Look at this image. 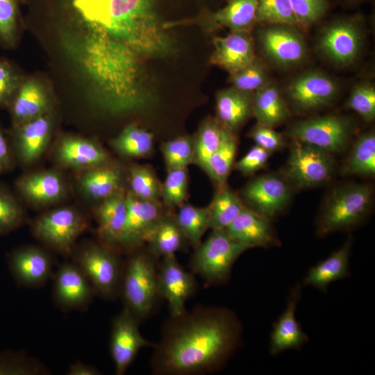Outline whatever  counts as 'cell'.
I'll return each instance as SVG.
<instances>
[{
    "mask_svg": "<svg viewBox=\"0 0 375 375\" xmlns=\"http://www.w3.org/2000/svg\"><path fill=\"white\" fill-rule=\"evenodd\" d=\"M238 315L222 306H198L170 317L151 360L154 374L199 375L225 366L242 343Z\"/></svg>",
    "mask_w": 375,
    "mask_h": 375,
    "instance_id": "cell-1",
    "label": "cell"
},
{
    "mask_svg": "<svg viewBox=\"0 0 375 375\" xmlns=\"http://www.w3.org/2000/svg\"><path fill=\"white\" fill-rule=\"evenodd\" d=\"M163 0H53L63 19L88 30L86 40L140 59L164 52L171 42L160 13Z\"/></svg>",
    "mask_w": 375,
    "mask_h": 375,
    "instance_id": "cell-2",
    "label": "cell"
},
{
    "mask_svg": "<svg viewBox=\"0 0 375 375\" xmlns=\"http://www.w3.org/2000/svg\"><path fill=\"white\" fill-rule=\"evenodd\" d=\"M156 258L149 251H138L124 265L119 293L124 308L139 322L153 312L160 296Z\"/></svg>",
    "mask_w": 375,
    "mask_h": 375,
    "instance_id": "cell-3",
    "label": "cell"
},
{
    "mask_svg": "<svg viewBox=\"0 0 375 375\" xmlns=\"http://www.w3.org/2000/svg\"><path fill=\"white\" fill-rule=\"evenodd\" d=\"M372 192L365 184L349 183L333 189L318 217L317 234L324 236L360 224L369 210Z\"/></svg>",
    "mask_w": 375,
    "mask_h": 375,
    "instance_id": "cell-4",
    "label": "cell"
},
{
    "mask_svg": "<svg viewBox=\"0 0 375 375\" xmlns=\"http://www.w3.org/2000/svg\"><path fill=\"white\" fill-rule=\"evenodd\" d=\"M251 249L233 239L226 229L212 230L208 238L194 249L190 267L209 285H223L231 276L237 259Z\"/></svg>",
    "mask_w": 375,
    "mask_h": 375,
    "instance_id": "cell-5",
    "label": "cell"
},
{
    "mask_svg": "<svg viewBox=\"0 0 375 375\" xmlns=\"http://www.w3.org/2000/svg\"><path fill=\"white\" fill-rule=\"evenodd\" d=\"M73 262L89 280L96 294L106 299L119 294L124 265L115 250L105 244H85L74 253Z\"/></svg>",
    "mask_w": 375,
    "mask_h": 375,
    "instance_id": "cell-6",
    "label": "cell"
},
{
    "mask_svg": "<svg viewBox=\"0 0 375 375\" xmlns=\"http://www.w3.org/2000/svg\"><path fill=\"white\" fill-rule=\"evenodd\" d=\"M362 44V18L353 16L337 19L324 26L317 49L328 61L344 67L357 60Z\"/></svg>",
    "mask_w": 375,
    "mask_h": 375,
    "instance_id": "cell-7",
    "label": "cell"
},
{
    "mask_svg": "<svg viewBox=\"0 0 375 375\" xmlns=\"http://www.w3.org/2000/svg\"><path fill=\"white\" fill-rule=\"evenodd\" d=\"M87 227L82 215L70 207L58 208L39 216L33 222L35 237L63 256L74 251L75 242Z\"/></svg>",
    "mask_w": 375,
    "mask_h": 375,
    "instance_id": "cell-8",
    "label": "cell"
},
{
    "mask_svg": "<svg viewBox=\"0 0 375 375\" xmlns=\"http://www.w3.org/2000/svg\"><path fill=\"white\" fill-rule=\"evenodd\" d=\"M353 131L349 117L328 115L299 121L292 124L287 134L293 140L312 144L327 152L342 151Z\"/></svg>",
    "mask_w": 375,
    "mask_h": 375,
    "instance_id": "cell-9",
    "label": "cell"
},
{
    "mask_svg": "<svg viewBox=\"0 0 375 375\" xmlns=\"http://www.w3.org/2000/svg\"><path fill=\"white\" fill-rule=\"evenodd\" d=\"M334 160L330 153L294 140L285 167L288 178L295 185L308 188L323 184L332 176Z\"/></svg>",
    "mask_w": 375,
    "mask_h": 375,
    "instance_id": "cell-10",
    "label": "cell"
},
{
    "mask_svg": "<svg viewBox=\"0 0 375 375\" xmlns=\"http://www.w3.org/2000/svg\"><path fill=\"white\" fill-rule=\"evenodd\" d=\"M339 88L333 77L321 71L310 70L293 78L285 94L293 109L306 112L328 106L338 95Z\"/></svg>",
    "mask_w": 375,
    "mask_h": 375,
    "instance_id": "cell-11",
    "label": "cell"
},
{
    "mask_svg": "<svg viewBox=\"0 0 375 375\" xmlns=\"http://www.w3.org/2000/svg\"><path fill=\"white\" fill-rule=\"evenodd\" d=\"M258 32L260 49L267 59L281 67H291L306 58V42L297 27L285 24H265Z\"/></svg>",
    "mask_w": 375,
    "mask_h": 375,
    "instance_id": "cell-12",
    "label": "cell"
},
{
    "mask_svg": "<svg viewBox=\"0 0 375 375\" xmlns=\"http://www.w3.org/2000/svg\"><path fill=\"white\" fill-rule=\"evenodd\" d=\"M257 3L258 0H229L223 8L216 11L205 10L192 19L167 21L166 26L170 29L176 25L193 24L207 33H212L222 28H227L231 32H249L256 23Z\"/></svg>",
    "mask_w": 375,
    "mask_h": 375,
    "instance_id": "cell-13",
    "label": "cell"
},
{
    "mask_svg": "<svg viewBox=\"0 0 375 375\" xmlns=\"http://www.w3.org/2000/svg\"><path fill=\"white\" fill-rule=\"evenodd\" d=\"M139 322L124 307L112 321L110 352L117 375L126 373L142 348L152 346V344L141 335L138 327Z\"/></svg>",
    "mask_w": 375,
    "mask_h": 375,
    "instance_id": "cell-14",
    "label": "cell"
},
{
    "mask_svg": "<svg viewBox=\"0 0 375 375\" xmlns=\"http://www.w3.org/2000/svg\"><path fill=\"white\" fill-rule=\"evenodd\" d=\"M249 208L272 220L287 206L291 197L288 183L274 174H265L251 181L242 190Z\"/></svg>",
    "mask_w": 375,
    "mask_h": 375,
    "instance_id": "cell-15",
    "label": "cell"
},
{
    "mask_svg": "<svg viewBox=\"0 0 375 375\" xmlns=\"http://www.w3.org/2000/svg\"><path fill=\"white\" fill-rule=\"evenodd\" d=\"M95 290L74 262H64L53 275V297L63 310H83L92 302Z\"/></svg>",
    "mask_w": 375,
    "mask_h": 375,
    "instance_id": "cell-16",
    "label": "cell"
},
{
    "mask_svg": "<svg viewBox=\"0 0 375 375\" xmlns=\"http://www.w3.org/2000/svg\"><path fill=\"white\" fill-rule=\"evenodd\" d=\"M160 294L169 306L170 317L184 312L187 300L196 289V281L192 273L186 271L178 262L175 255L162 257L158 265Z\"/></svg>",
    "mask_w": 375,
    "mask_h": 375,
    "instance_id": "cell-17",
    "label": "cell"
},
{
    "mask_svg": "<svg viewBox=\"0 0 375 375\" xmlns=\"http://www.w3.org/2000/svg\"><path fill=\"white\" fill-rule=\"evenodd\" d=\"M10 273L20 286L35 288L52 276L53 260L48 252L33 246L18 247L7 256Z\"/></svg>",
    "mask_w": 375,
    "mask_h": 375,
    "instance_id": "cell-18",
    "label": "cell"
},
{
    "mask_svg": "<svg viewBox=\"0 0 375 375\" xmlns=\"http://www.w3.org/2000/svg\"><path fill=\"white\" fill-rule=\"evenodd\" d=\"M301 289L302 284L299 283L291 288L285 310L273 324L269 347L272 356L290 349L300 350L309 341L308 336L303 331L295 316Z\"/></svg>",
    "mask_w": 375,
    "mask_h": 375,
    "instance_id": "cell-19",
    "label": "cell"
},
{
    "mask_svg": "<svg viewBox=\"0 0 375 375\" xmlns=\"http://www.w3.org/2000/svg\"><path fill=\"white\" fill-rule=\"evenodd\" d=\"M96 217L103 244L113 250L127 248L126 194L122 189L102 200Z\"/></svg>",
    "mask_w": 375,
    "mask_h": 375,
    "instance_id": "cell-20",
    "label": "cell"
},
{
    "mask_svg": "<svg viewBox=\"0 0 375 375\" xmlns=\"http://www.w3.org/2000/svg\"><path fill=\"white\" fill-rule=\"evenodd\" d=\"M53 117L50 112L12 126V135L17 156L24 164L37 160L44 151L51 138Z\"/></svg>",
    "mask_w": 375,
    "mask_h": 375,
    "instance_id": "cell-21",
    "label": "cell"
},
{
    "mask_svg": "<svg viewBox=\"0 0 375 375\" xmlns=\"http://www.w3.org/2000/svg\"><path fill=\"white\" fill-rule=\"evenodd\" d=\"M212 42L214 50L210 58V63L229 74L244 68L256 57L249 32H231L224 37H214Z\"/></svg>",
    "mask_w": 375,
    "mask_h": 375,
    "instance_id": "cell-22",
    "label": "cell"
},
{
    "mask_svg": "<svg viewBox=\"0 0 375 375\" xmlns=\"http://www.w3.org/2000/svg\"><path fill=\"white\" fill-rule=\"evenodd\" d=\"M51 99L46 87L35 78H24L8 107L12 126H19L50 112Z\"/></svg>",
    "mask_w": 375,
    "mask_h": 375,
    "instance_id": "cell-23",
    "label": "cell"
},
{
    "mask_svg": "<svg viewBox=\"0 0 375 375\" xmlns=\"http://www.w3.org/2000/svg\"><path fill=\"white\" fill-rule=\"evenodd\" d=\"M127 248H139L147 243L154 227L163 215L158 201L126 194Z\"/></svg>",
    "mask_w": 375,
    "mask_h": 375,
    "instance_id": "cell-24",
    "label": "cell"
},
{
    "mask_svg": "<svg viewBox=\"0 0 375 375\" xmlns=\"http://www.w3.org/2000/svg\"><path fill=\"white\" fill-rule=\"evenodd\" d=\"M225 229L233 239L251 249L269 248L281 244L271 220L246 206Z\"/></svg>",
    "mask_w": 375,
    "mask_h": 375,
    "instance_id": "cell-25",
    "label": "cell"
},
{
    "mask_svg": "<svg viewBox=\"0 0 375 375\" xmlns=\"http://www.w3.org/2000/svg\"><path fill=\"white\" fill-rule=\"evenodd\" d=\"M56 157L65 166L87 169L108 163L106 151L98 144L85 138H62L56 148Z\"/></svg>",
    "mask_w": 375,
    "mask_h": 375,
    "instance_id": "cell-26",
    "label": "cell"
},
{
    "mask_svg": "<svg viewBox=\"0 0 375 375\" xmlns=\"http://www.w3.org/2000/svg\"><path fill=\"white\" fill-rule=\"evenodd\" d=\"M15 188L24 199L41 205L58 201L65 193L63 180L54 171L24 175L16 181Z\"/></svg>",
    "mask_w": 375,
    "mask_h": 375,
    "instance_id": "cell-27",
    "label": "cell"
},
{
    "mask_svg": "<svg viewBox=\"0 0 375 375\" xmlns=\"http://www.w3.org/2000/svg\"><path fill=\"white\" fill-rule=\"evenodd\" d=\"M351 244L352 240L349 237L341 247L310 267L303 280L302 285H310L326 293L330 283L349 277Z\"/></svg>",
    "mask_w": 375,
    "mask_h": 375,
    "instance_id": "cell-28",
    "label": "cell"
},
{
    "mask_svg": "<svg viewBox=\"0 0 375 375\" xmlns=\"http://www.w3.org/2000/svg\"><path fill=\"white\" fill-rule=\"evenodd\" d=\"M253 93L233 87L216 94L217 120L233 133L252 115Z\"/></svg>",
    "mask_w": 375,
    "mask_h": 375,
    "instance_id": "cell-29",
    "label": "cell"
},
{
    "mask_svg": "<svg viewBox=\"0 0 375 375\" xmlns=\"http://www.w3.org/2000/svg\"><path fill=\"white\" fill-rule=\"evenodd\" d=\"M252 115L258 123L274 128L290 116L288 106L277 85L269 82L253 94Z\"/></svg>",
    "mask_w": 375,
    "mask_h": 375,
    "instance_id": "cell-30",
    "label": "cell"
},
{
    "mask_svg": "<svg viewBox=\"0 0 375 375\" xmlns=\"http://www.w3.org/2000/svg\"><path fill=\"white\" fill-rule=\"evenodd\" d=\"M122 182L120 167L108 163L85 169L78 180L83 194L101 201L121 190Z\"/></svg>",
    "mask_w": 375,
    "mask_h": 375,
    "instance_id": "cell-31",
    "label": "cell"
},
{
    "mask_svg": "<svg viewBox=\"0 0 375 375\" xmlns=\"http://www.w3.org/2000/svg\"><path fill=\"white\" fill-rule=\"evenodd\" d=\"M188 242L174 217L163 215L148 241L149 251L156 258L175 255Z\"/></svg>",
    "mask_w": 375,
    "mask_h": 375,
    "instance_id": "cell-32",
    "label": "cell"
},
{
    "mask_svg": "<svg viewBox=\"0 0 375 375\" xmlns=\"http://www.w3.org/2000/svg\"><path fill=\"white\" fill-rule=\"evenodd\" d=\"M211 230L225 229L238 216L244 205L239 197L227 185L217 188L210 203Z\"/></svg>",
    "mask_w": 375,
    "mask_h": 375,
    "instance_id": "cell-33",
    "label": "cell"
},
{
    "mask_svg": "<svg viewBox=\"0 0 375 375\" xmlns=\"http://www.w3.org/2000/svg\"><path fill=\"white\" fill-rule=\"evenodd\" d=\"M236 151V138L232 131L226 128L219 147L211 156L203 170L217 188L226 185Z\"/></svg>",
    "mask_w": 375,
    "mask_h": 375,
    "instance_id": "cell-34",
    "label": "cell"
},
{
    "mask_svg": "<svg viewBox=\"0 0 375 375\" xmlns=\"http://www.w3.org/2000/svg\"><path fill=\"white\" fill-rule=\"evenodd\" d=\"M153 134L134 124L127 125L111 142L113 149L126 158L149 156L153 149Z\"/></svg>",
    "mask_w": 375,
    "mask_h": 375,
    "instance_id": "cell-35",
    "label": "cell"
},
{
    "mask_svg": "<svg viewBox=\"0 0 375 375\" xmlns=\"http://www.w3.org/2000/svg\"><path fill=\"white\" fill-rule=\"evenodd\" d=\"M174 219L188 242L195 249L201 243L204 233L209 228V206L197 207L183 203Z\"/></svg>",
    "mask_w": 375,
    "mask_h": 375,
    "instance_id": "cell-36",
    "label": "cell"
},
{
    "mask_svg": "<svg viewBox=\"0 0 375 375\" xmlns=\"http://www.w3.org/2000/svg\"><path fill=\"white\" fill-rule=\"evenodd\" d=\"M346 174L372 176L375 173V134L370 131L360 135L344 164Z\"/></svg>",
    "mask_w": 375,
    "mask_h": 375,
    "instance_id": "cell-37",
    "label": "cell"
},
{
    "mask_svg": "<svg viewBox=\"0 0 375 375\" xmlns=\"http://www.w3.org/2000/svg\"><path fill=\"white\" fill-rule=\"evenodd\" d=\"M226 128L216 119L209 118L200 126L193 139V162L204 170L211 156L219 147Z\"/></svg>",
    "mask_w": 375,
    "mask_h": 375,
    "instance_id": "cell-38",
    "label": "cell"
},
{
    "mask_svg": "<svg viewBox=\"0 0 375 375\" xmlns=\"http://www.w3.org/2000/svg\"><path fill=\"white\" fill-rule=\"evenodd\" d=\"M22 0H0V46L14 49L19 41L22 25Z\"/></svg>",
    "mask_w": 375,
    "mask_h": 375,
    "instance_id": "cell-39",
    "label": "cell"
},
{
    "mask_svg": "<svg viewBox=\"0 0 375 375\" xmlns=\"http://www.w3.org/2000/svg\"><path fill=\"white\" fill-rule=\"evenodd\" d=\"M49 372L40 361L24 352L0 351V375H45Z\"/></svg>",
    "mask_w": 375,
    "mask_h": 375,
    "instance_id": "cell-40",
    "label": "cell"
},
{
    "mask_svg": "<svg viewBox=\"0 0 375 375\" xmlns=\"http://www.w3.org/2000/svg\"><path fill=\"white\" fill-rule=\"evenodd\" d=\"M231 87L246 92L253 93L269 81V73L265 63L258 57L240 70L230 74Z\"/></svg>",
    "mask_w": 375,
    "mask_h": 375,
    "instance_id": "cell-41",
    "label": "cell"
},
{
    "mask_svg": "<svg viewBox=\"0 0 375 375\" xmlns=\"http://www.w3.org/2000/svg\"><path fill=\"white\" fill-rule=\"evenodd\" d=\"M131 192L142 200L158 201L161 185L149 166L134 165L129 171Z\"/></svg>",
    "mask_w": 375,
    "mask_h": 375,
    "instance_id": "cell-42",
    "label": "cell"
},
{
    "mask_svg": "<svg viewBox=\"0 0 375 375\" xmlns=\"http://www.w3.org/2000/svg\"><path fill=\"white\" fill-rule=\"evenodd\" d=\"M256 21L299 27L290 0H258Z\"/></svg>",
    "mask_w": 375,
    "mask_h": 375,
    "instance_id": "cell-43",
    "label": "cell"
},
{
    "mask_svg": "<svg viewBox=\"0 0 375 375\" xmlns=\"http://www.w3.org/2000/svg\"><path fill=\"white\" fill-rule=\"evenodd\" d=\"M188 185L187 167L168 170L160 190V197L165 205L169 208L182 206L187 198Z\"/></svg>",
    "mask_w": 375,
    "mask_h": 375,
    "instance_id": "cell-44",
    "label": "cell"
},
{
    "mask_svg": "<svg viewBox=\"0 0 375 375\" xmlns=\"http://www.w3.org/2000/svg\"><path fill=\"white\" fill-rule=\"evenodd\" d=\"M161 151L167 171L186 168L193 162V140L188 136H181L164 142Z\"/></svg>",
    "mask_w": 375,
    "mask_h": 375,
    "instance_id": "cell-45",
    "label": "cell"
},
{
    "mask_svg": "<svg viewBox=\"0 0 375 375\" xmlns=\"http://www.w3.org/2000/svg\"><path fill=\"white\" fill-rule=\"evenodd\" d=\"M346 106L359 114L365 121L372 122L375 117V88L368 82L356 84L347 101Z\"/></svg>",
    "mask_w": 375,
    "mask_h": 375,
    "instance_id": "cell-46",
    "label": "cell"
},
{
    "mask_svg": "<svg viewBox=\"0 0 375 375\" xmlns=\"http://www.w3.org/2000/svg\"><path fill=\"white\" fill-rule=\"evenodd\" d=\"M22 208L16 198L0 187V235L18 228L23 222Z\"/></svg>",
    "mask_w": 375,
    "mask_h": 375,
    "instance_id": "cell-47",
    "label": "cell"
},
{
    "mask_svg": "<svg viewBox=\"0 0 375 375\" xmlns=\"http://www.w3.org/2000/svg\"><path fill=\"white\" fill-rule=\"evenodd\" d=\"M298 26L309 27L326 14L329 8L328 0H290Z\"/></svg>",
    "mask_w": 375,
    "mask_h": 375,
    "instance_id": "cell-48",
    "label": "cell"
},
{
    "mask_svg": "<svg viewBox=\"0 0 375 375\" xmlns=\"http://www.w3.org/2000/svg\"><path fill=\"white\" fill-rule=\"evenodd\" d=\"M24 77L10 60L0 58V108H8Z\"/></svg>",
    "mask_w": 375,
    "mask_h": 375,
    "instance_id": "cell-49",
    "label": "cell"
},
{
    "mask_svg": "<svg viewBox=\"0 0 375 375\" xmlns=\"http://www.w3.org/2000/svg\"><path fill=\"white\" fill-rule=\"evenodd\" d=\"M249 137L256 144L269 152L282 149L285 146L283 135L272 127L258 123L250 131Z\"/></svg>",
    "mask_w": 375,
    "mask_h": 375,
    "instance_id": "cell-50",
    "label": "cell"
},
{
    "mask_svg": "<svg viewBox=\"0 0 375 375\" xmlns=\"http://www.w3.org/2000/svg\"><path fill=\"white\" fill-rule=\"evenodd\" d=\"M270 153L256 144L235 164V169L244 175L253 174L265 166Z\"/></svg>",
    "mask_w": 375,
    "mask_h": 375,
    "instance_id": "cell-51",
    "label": "cell"
},
{
    "mask_svg": "<svg viewBox=\"0 0 375 375\" xmlns=\"http://www.w3.org/2000/svg\"><path fill=\"white\" fill-rule=\"evenodd\" d=\"M13 165V155L6 137L0 126V173L8 172Z\"/></svg>",
    "mask_w": 375,
    "mask_h": 375,
    "instance_id": "cell-52",
    "label": "cell"
},
{
    "mask_svg": "<svg viewBox=\"0 0 375 375\" xmlns=\"http://www.w3.org/2000/svg\"><path fill=\"white\" fill-rule=\"evenodd\" d=\"M100 374L97 367L80 361L72 363L67 372L68 375H99Z\"/></svg>",
    "mask_w": 375,
    "mask_h": 375,
    "instance_id": "cell-53",
    "label": "cell"
}]
</instances>
